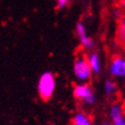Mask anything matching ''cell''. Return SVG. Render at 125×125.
<instances>
[{
  "label": "cell",
  "mask_w": 125,
  "mask_h": 125,
  "mask_svg": "<svg viewBox=\"0 0 125 125\" xmlns=\"http://www.w3.org/2000/svg\"><path fill=\"white\" fill-rule=\"evenodd\" d=\"M37 89L42 101H48L54 95V92L56 89V79L52 72H45L39 77Z\"/></svg>",
  "instance_id": "1"
},
{
  "label": "cell",
  "mask_w": 125,
  "mask_h": 125,
  "mask_svg": "<svg viewBox=\"0 0 125 125\" xmlns=\"http://www.w3.org/2000/svg\"><path fill=\"white\" fill-rule=\"evenodd\" d=\"M73 70L76 79L81 83H87L93 75V70L89 66L87 56L83 54H79L76 57L75 62H74Z\"/></svg>",
  "instance_id": "2"
},
{
  "label": "cell",
  "mask_w": 125,
  "mask_h": 125,
  "mask_svg": "<svg viewBox=\"0 0 125 125\" xmlns=\"http://www.w3.org/2000/svg\"><path fill=\"white\" fill-rule=\"evenodd\" d=\"M74 96L85 105L91 106L95 103L96 96L88 83H78L74 86Z\"/></svg>",
  "instance_id": "3"
},
{
  "label": "cell",
  "mask_w": 125,
  "mask_h": 125,
  "mask_svg": "<svg viewBox=\"0 0 125 125\" xmlns=\"http://www.w3.org/2000/svg\"><path fill=\"white\" fill-rule=\"evenodd\" d=\"M108 72L115 78H125V57L121 55L113 56L108 65Z\"/></svg>",
  "instance_id": "4"
},
{
  "label": "cell",
  "mask_w": 125,
  "mask_h": 125,
  "mask_svg": "<svg viewBox=\"0 0 125 125\" xmlns=\"http://www.w3.org/2000/svg\"><path fill=\"white\" fill-rule=\"evenodd\" d=\"M76 34H77V37L81 42L82 46L86 49H92L94 47V40L91 38V37L87 35V30H86V27L82 21H78L76 23Z\"/></svg>",
  "instance_id": "5"
},
{
  "label": "cell",
  "mask_w": 125,
  "mask_h": 125,
  "mask_svg": "<svg viewBox=\"0 0 125 125\" xmlns=\"http://www.w3.org/2000/svg\"><path fill=\"white\" fill-rule=\"evenodd\" d=\"M87 59H88L89 66H91L92 70H93V74H98L102 73V59L101 56H99L97 52H91V54L87 56Z\"/></svg>",
  "instance_id": "6"
},
{
  "label": "cell",
  "mask_w": 125,
  "mask_h": 125,
  "mask_svg": "<svg viewBox=\"0 0 125 125\" xmlns=\"http://www.w3.org/2000/svg\"><path fill=\"white\" fill-rule=\"evenodd\" d=\"M108 115H109L111 121L114 122V121L118 120V118L124 117V108H123V106L120 103H114V104L111 106V108H109Z\"/></svg>",
  "instance_id": "7"
},
{
  "label": "cell",
  "mask_w": 125,
  "mask_h": 125,
  "mask_svg": "<svg viewBox=\"0 0 125 125\" xmlns=\"http://www.w3.org/2000/svg\"><path fill=\"white\" fill-rule=\"evenodd\" d=\"M73 125H93L92 120L87 114L83 112H78L73 118Z\"/></svg>",
  "instance_id": "8"
},
{
  "label": "cell",
  "mask_w": 125,
  "mask_h": 125,
  "mask_svg": "<svg viewBox=\"0 0 125 125\" xmlns=\"http://www.w3.org/2000/svg\"><path fill=\"white\" fill-rule=\"evenodd\" d=\"M116 83L113 81H106L104 84V92L106 95H108V96H111V95H114L115 92H116Z\"/></svg>",
  "instance_id": "9"
},
{
  "label": "cell",
  "mask_w": 125,
  "mask_h": 125,
  "mask_svg": "<svg viewBox=\"0 0 125 125\" xmlns=\"http://www.w3.org/2000/svg\"><path fill=\"white\" fill-rule=\"evenodd\" d=\"M120 37L125 42V15L121 18V25H120Z\"/></svg>",
  "instance_id": "10"
},
{
  "label": "cell",
  "mask_w": 125,
  "mask_h": 125,
  "mask_svg": "<svg viewBox=\"0 0 125 125\" xmlns=\"http://www.w3.org/2000/svg\"><path fill=\"white\" fill-rule=\"evenodd\" d=\"M70 2V0H56V6L58 9H64L68 6V3Z\"/></svg>",
  "instance_id": "11"
},
{
  "label": "cell",
  "mask_w": 125,
  "mask_h": 125,
  "mask_svg": "<svg viewBox=\"0 0 125 125\" xmlns=\"http://www.w3.org/2000/svg\"><path fill=\"white\" fill-rule=\"evenodd\" d=\"M113 125H125V116L122 117V118H118V120L112 122Z\"/></svg>",
  "instance_id": "12"
},
{
  "label": "cell",
  "mask_w": 125,
  "mask_h": 125,
  "mask_svg": "<svg viewBox=\"0 0 125 125\" xmlns=\"http://www.w3.org/2000/svg\"><path fill=\"white\" fill-rule=\"evenodd\" d=\"M102 125H113V123H103Z\"/></svg>",
  "instance_id": "13"
}]
</instances>
